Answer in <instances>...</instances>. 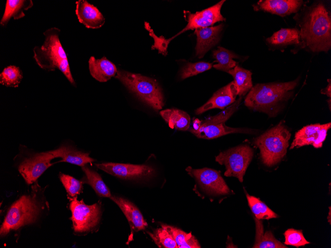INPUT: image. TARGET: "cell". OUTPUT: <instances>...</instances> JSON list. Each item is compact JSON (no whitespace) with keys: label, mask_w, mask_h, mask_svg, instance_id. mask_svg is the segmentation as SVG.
I'll return each mask as SVG.
<instances>
[{"label":"cell","mask_w":331,"mask_h":248,"mask_svg":"<svg viewBox=\"0 0 331 248\" xmlns=\"http://www.w3.org/2000/svg\"><path fill=\"white\" fill-rule=\"evenodd\" d=\"M303 13L299 21L301 45L313 52H327L331 48V17L328 9L318 2Z\"/></svg>","instance_id":"cell-1"},{"label":"cell","mask_w":331,"mask_h":248,"mask_svg":"<svg viewBox=\"0 0 331 248\" xmlns=\"http://www.w3.org/2000/svg\"><path fill=\"white\" fill-rule=\"evenodd\" d=\"M298 82L296 79L283 83L256 84L246 97L245 105L250 109L274 116L291 97Z\"/></svg>","instance_id":"cell-2"},{"label":"cell","mask_w":331,"mask_h":248,"mask_svg":"<svg viewBox=\"0 0 331 248\" xmlns=\"http://www.w3.org/2000/svg\"><path fill=\"white\" fill-rule=\"evenodd\" d=\"M60 31L58 28L53 27L44 33L45 42L41 47L34 48V58L43 69L48 71L59 69L70 83L74 85L67 57L59 41Z\"/></svg>","instance_id":"cell-3"},{"label":"cell","mask_w":331,"mask_h":248,"mask_svg":"<svg viewBox=\"0 0 331 248\" xmlns=\"http://www.w3.org/2000/svg\"><path fill=\"white\" fill-rule=\"evenodd\" d=\"M291 134L280 122L255 139L254 144L260 150L264 164L271 166L277 164L285 155Z\"/></svg>","instance_id":"cell-4"},{"label":"cell","mask_w":331,"mask_h":248,"mask_svg":"<svg viewBox=\"0 0 331 248\" xmlns=\"http://www.w3.org/2000/svg\"><path fill=\"white\" fill-rule=\"evenodd\" d=\"M115 77L156 111L164 106L162 89L156 80L124 70H118Z\"/></svg>","instance_id":"cell-5"},{"label":"cell","mask_w":331,"mask_h":248,"mask_svg":"<svg viewBox=\"0 0 331 248\" xmlns=\"http://www.w3.org/2000/svg\"><path fill=\"white\" fill-rule=\"evenodd\" d=\"M224 1H225L224 0H221L210 7L195 13L184 11L185 17H186L187 21V25L181 31L169 39H166L163 36H157L152 29L149 28L147 30L149 31V35L154 40L152 49H157L159 53L166 55L167 54L168 45L171 40L184 32L208 27L213 25L218 22L225 20V18L223 17L221 12V8Z\"/></svg>","instance_id":"cell-6"},{"label":"cell","mask_w":331,"mask_h":248,"mask_svg":"<svg viewBox=\"0 0 331 248\" xmlns=\"http://www.w3.org/2000/svg\"><path fill=\"white\" fill-rule=\"evenodd\" d=\"M242 98H239L229 107L216 115L209 117L197 123L189 131L198 138L212 139L231 133H253L249 129L232 128L225 124L226 120L237 109Z\"/></svg>","instance_id":"cell-7"},{"label":"cell","mask_w":331,"mask_h":248,"mask_svg":"<svg viewBox=\"0 0 331 248\" xmlns=\"http://www.w3.org/2000/svg\"><path fill=\"white\" fill-rule=\"evenodd\" d=\"M40 207L35 196L24 195L13 203L6 214L0 227V234L3 237L11 230L32 224L37 219Z\"/></svg>","instance_id":"cell-8"},{"label":"cell","mask_w":331,"mask_h":248,"mask_svg":"<svg viewBox=\"0 0 331 248\" xmlns=\"http://www.w3.org/2000/svg\"><path fill=\"white\" fill-rule=\"evenodd\" d=\"M253 153V149L248 145H240L221 152L215 159L219 164L225 166L224 176L235 177L242 182Z\"/></svg>","instance_id":"cell-9"},{"label":"cell","mask_w":331,"mask_h":248,"mask_svg":"<svg viewBox=\"0 0 331 248\" xmlns=\"http://www.w3.org/2000/svg\"><path fill=\"white\" fill-rule=\"evenodd\" d=\"M71 219L75 232H88L92 230L99 223L101 206L99 203L86 205L83 200H78L77 197L70 198Z\"/></svg>","instance_id":"cell-10"},{"label":"cell","mask_w":331,"mask_h":248,"mask_svg":"<svg viewBox=\"0 0 331 248\" xmlns=\"http://www.w3.org/2000/svg\"><path fill=\"white\" fill-rule=\"evenodd\" d=\"M186 171L194 177L199 185L209 194L227 195L230 190L220 174V171L209 168L193 169L188 166Z\"/></svg>","instance_id":"cell-11"},{"label":"cell","mask_w":331,"mask_h":248,"mask_svg":"<svg viewBox=\"0 0 331 248\" xmlns=\"http://www.w3.org/2000/svg\"><path fill=\"white\" fill-rule=\"evenodd\" d=\"M55 158L51 151L36 153L23 161L18 170L26 182L31 184L54 164L51 161Z\"/></svg>","instance_id":"cell-12"},{"label":"cell","mask_w":331,"mask_h":248,"mask_svg":"<svg viewBox=\"0 0 331 248\" xmlns=\"http://www.w3.org/2000/svg\"><path fill=\"white\" fill-rule=\"evenodd\" d=\"M96 166L111 175L123 179L149 178L155 172L154 168L145 164L109 162L96 164Z\"/></svg>","instance_id":"cell-13"},{"label":"cell","mask_w":331,"mask_h":248,"mask_svg":"<svg viewBox=\"0 0 331 248\" xmlns=\"http://www.w3.org/2000/svg\"><path fill=\"white\" fill-rule=\"evenodd\" d=\"M331 127V122L311 124L303 127L295 133L290 149L310 145L315 148H321Z\"/></svg>","instance_id":"cell-14"},{"label":"cell","mask_w":331,"mask_h":248,"mask_svg":"<svg viewBox=\"0 0 331 248\" xmlns=\"http://www.w3.org/2000/svg\"><path fill=\"white\" fill-rule=\"evenodd\" d=\"M237 91L232 81L216 92L209 100L195 110L197 115L213 108L223 109L235 101Z\"/></svg>","instance_id":"cell-15"},{"label":"cell","mask_w":331,"mask_h":248,"mask_svg":"<svg viewBox=\"0 0 331 248\" xmlns=\"http://www.w3.org/2000/svg\"><path fill=\"white\" fill-rule=\"evenodd\" d=\"M223 28V24H221L195 30L194 33L197 36L196 55L199 58L203 57L211 48L218 43Z\"/></svg>","instance_id":"cell-16"},{"label":"cell","mask_w":331,"mask_h":248,"mask_svg":"<svg viewBox=\"0 0 331 248\" xmlns=\"http://www.w3.org/2000/svg\"><path fill=\"white\" fill-rule=\"evenodd\" d=\"M298 0H261L253 5L255 10H263L281 17L296 13L303 4Z\"/></svg>","instance_id":"cell-17"},{"label":"cell","mask_w":331,"mask_h":248,"mask_svg":"<svg viewBox=\"0 0 331 248\" xmlns=\"http://www.w3.org/2000/svg\"><path fill=\"white\" fill-rule=\"evenodd\" d=\"M75 12L80 23L88 28L98 29L105 22V19L94 5L86 0H79L76 2Z\"/></svg>","instance_id":"cell-18"},{"label":"cell","mask_w":331,"mask_h":248,"mask_svg":"<svg viewBox=\"0 0 331 248\" xmlns=\"http://www.w3.org/2000/svg\"><path fill=\"white\" fill-rule=\"evenodd\" d=\"M120 208L126 217L132 230L135 232L144 230L147 226L142 213L131 202L123 198L112 196L110 198Z\"/></svg>","instance_id":"cell-19"},{"label":"cell","mask_w":331,"mask_h":248,"mask_svg":"<svg viewBox=\"0 0 331 248\" xmlns=\"http://www.w3.org/2000/svg\"><path fill=\"white\" fill-rule=\"evenodd\" d=\"M89 67L92 77L101 82H107L115 76L118 71L115 65L105 56L99 59L91 56Z\"/></svg>","instance_id":"cell-20"},{"label":"cell","mask_w":331,"mask_h":248,"mask_svg":"<svg viewBox=\"0 0 331 248\" xmlns=\"http://www.w3.org/2000/svg\"><path fill=\"white\" fill-rule=\"evenodd\" d=\"M56 157L62 158L60 162H66L81 167L95 160L89 156V153L83 152L68 146H62L57 149L51 150Z\"/></svg>","instance_id":"cell-21"},{"label":"cell","mask_w":331,"mask_h":248,"mask_svg":"<svg viewBox=\"0 0 331 248\" xmlns=\"http://www.w3.org/2000/svg\"><path fill=\"white\" fill-rule=\"evenodd\" d=\"M160 115L171 129L186 131L189 129L190 117L187 113L171 108L162 110Z\"/></svg>","instance_id":"cell-22"},{"label":"cell","mask_w":331,"mask_h":248,"mask_svg":"<svg viewBox=\"0 0 331 248\" xmlns=\"http://www.w3.org/2000/svg\"><path fill=\"white\" fill-rule=\"evenodd\" d=\"M31 0H7L5 10L0 23L5 26L12 17L18 19L25 16L24 10H28L33 6Z\"/></svg>","instance_id":"cell-23"},{"label":"cell","mask_w":331,"mask_h":248,"mask_svg":"<svg viewBox=\"0 0 331 248\" xmlns=\"http://www.w3.org/2000/svg\"><path fill=\"white\" fill-rule=\"evenodd\" d=\"M234 79V83L239 97L245 96L253 87L252 73L238 65L227 71Z\"/></svg>","instance_id":"cell-24"},{"label":"cell","mask_w":331,"mask_h":248,"mask_svg":"<svg viewBox=\"0 0 331 248\" xmlns=\"http://www.w3.org/2000/svg\"><path fill=\"white\" fill-rule=\"evenodd\" d=\"M266 41L273 46L301 45L299 30L297 28H282L267 38Z\"/></svg>","instance_id":"cell-25"},{"label":"cell","mask_w":331,"mask_h":248,"mask_svg":"<svg viewBox=\"0 0 331 248\" xmlns=\"http://www.w3.org/2000/svg\"><path fill=\"white\" fill-rule=\"evenodd\" d=\"M82 169L85 173V177L81 181L82 183L90 185L100 197H110L111 195L109 189L101 176L96 171L90 169L86 165L82 166Z\"/></svg>","instance_id":"cell-26"},{"label":"cell","mask_w":331,"mask_h":248,"mask_svg":"<svg viewBox=\"0 0 331 248\" xmlns=\"http://www.w3.org/2000/svg\"><path fill=\"white\" fill-rule=\"evenodd\" d=\"M213 56L216 59L217 63L213 67L217 70L226 71L233 68L237 63L233 59L238 58L234 53L221 47L213 51Z\"/></svg>","instance_id":"cell-27"},{"label":"cell","mask_w":331,"mask_h":248,"mask_svg":"<svg viewBox=\"0 0 331 248\" xmlns=\"http://www.w3.org/2000/svg\"><path fill=\"white\" fill-rule=\"evenodd\" d=\"M256 235L254 248H287L285 245L277 240L270 231L263 233V226L256 220Z\"/></svg>","instance_id":"cell-28"},{"label":"cell","mask_w":331,"mask_h":248,"mask_svg":"<svg viewBox=\"0 0 331 248\" xmlns=\"http://www.w3.org/2000/svg\"><path fill=\"white\" fill-rule=\"evenodd\" d=\"M248 205L258 220L277 218V215L255 197L246 195Z\"/></svg>","instance_id":"cell-29"},{"label":"cell","mask_w":331,"mask_h":248,"mask_svg":"<svg viewBox=\"0 0 331 248\" xmlns=\"http://www.w3.org/2000/svg\"><path fill=\"white\" fill-rule=\"evenodd\" d=\"M23 78L19 67L11 65L5 68L0 74V83L6 87H17Z\"/></svg>","instance_id":"cell-30"},{"label":"cell","mask_w":331,"mask_h":248,"mask_svg":"<svg viewBox=\"0 0 331 248\" xmlns=\"http://www.w3.org/2000/svg\"><path fill=\"white\" fill-rule=\"evenodd\" d=\"M148 234L159 248H178L171 235L163 227L157 229L152 233Z\"/></svg>","instance_id":"cell-31"},{"label":"cell","mask_w":331,"mask_h":248,"mask_svg":"<svg viewBox=\"0 0 331 248\" xmlns=\"http://www.w3.org/2000/svg\"><path fill=\"white\" fill-rule=\"evenodd\" d=\"M212 66V63L204 61L195 63L189 62L181 68L180 77L182 79H185L209 70Z\"/></svg>","instance_id":"cell-32"},{"label":"cell","mask_w":331,"mask_h":248,"mask_svg":"<svg viewBox=\"0 0 331 248\" xmlns=\"http://www.w3.org/2000/svg\"><path fill=\"white\" fill-rule=\"evenodd\" d=\"M59 178L69 196L74 198L82 192V181L61 173H60Z\"/></svg>","instance_id":"cell-33"},{"label":"cell","mask_w":331,"mask_h":248,"mask_svg":"<svg viewBox=\"0 0 331 248\" xmlns=\"http://www.w3.org/2000/svg\"><path fill=\"white\" fill-rule=\"evenodd\" d=\"M285 237L284 244L292 246L296 248L309 244L310 242L305 238L302 230L288 229L284 233Z\"/></svg>","instance_id":"cell-34"},{"label":"cell","mask_w":331,"mask_h":248,"mask_svg":"<svg viewBox=\"0 0 331 248\" xmlns=\"http://www.w3.org/2000/svg\"><path fill=\"white\" fill-rule=\"evenodd\" d=\"M162 227L166 229L171 235L176 242L178 248H179L183 244L192 236L191 233H185L182 230L171 226L162 224Z\"/></svg>","instance_id":"cell-35"},{"label":"cell","mask_w":331,"mask_h":248,"mask_svg":"<svg viewBox=\"0 0 331 248\" xmlns=\"http://www.w3.org/2000/svg\"><path fill=\"white\" fill-rule=\"evenodd\" d=\"M201 246L197 240L192 236L183 244L179 248H200Z\"/></svg>","instance_id":"cell-36"},{"label":"cell","mask_w":331,"mask_h":248,"mask_svg":"<svg viewBox=\"0 0 331 248\" xmlns=\"http://www.w3.org/2000/svg\"><path fill=\"white\" fill-rule=\"evenodd\" d=\"M328 81L329 82V84L325 89H322L321 91V92L323 94L326 95L328 97L331 98V80H328Z\"/></svg>","instance_id":"cell-37"}]
</instances>
